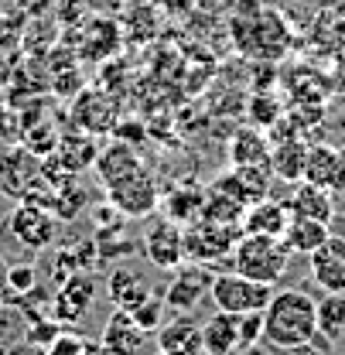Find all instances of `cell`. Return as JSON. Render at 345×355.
<instances>
[{
	"label": "cell",
	"mask_w": 345,
	"mask_h": 355,
	"mask_svg": "<svg viewBox=\"0 0 345 355\" xmlns=\"http://www.w3.org/2000/svg\"><path fill=\"white\" fill-rule=\"evenodd\" d=\"M103 345L110 349V355H137L144 345V331L133 324L130 311H113L106 328H103Z\"/></svg>",
	"instance_id": "18"
},
{
	"label": "cell",
	"mask_w": 345,
	"mask_h": 355,
	"mask_svg": "<svg viewBox=\"0 0 345 355\" xmlns=\"http://www.w3.org/2000/svg\"><path fill=\"white\" fill-rule=\"evenodd\" d=\"M246 205L239 198H233L229 191H222L216 184L205 188V205H202V219L209 222H243Z\"/></svg>",
	"instance_id": "27"
},
{
	"label": "cell",
	"mask_w": 345,
	"mask_h": 355,
	"mask_svg": "<svg viewBox=\"0 0 345 355\" xmlns=\"http://www.w3.org/2000/svg\"><path fill=\"white\" fill-rule=\"evenodd\" d=\"M291 212L304 216V219H318V222H335V202H332V191L321 188V184H311V181H298L291 198H287Z\"/></svg>",
	"instance_id": "14"
},
{
	"label": "cell",
	"mask_w": 345,
	"mask_h": 355,
	"mask_svg": "<svg viewBox=\"0 0 345 355\" xmlns=\"http://www.w3.org/2000/svg\"><path fill=\"white\" fill-rule=\"evenodd\" d=\"M236 17H246V24L243 21L233 24V38L239 44V51L253 58H280L291 48V31L280 21V14L263 10L257 0H239Z\"/></svg>",
	"instance_id": "2"
},
{
	"label": "cell",
	"mask_w": 345,
	"mask_h": 355,
	"mask_svg": "<svg viewBox=\"0 0 345 355\" xmlns=\"http://www.w3.org/2000/svg\"><path fill=\"white\" fill-rule=\"evenodd\" d=\"M158 345H161V355H205L202 324H195L185 311L158 328Z\"/></svg>",
	"instance_id": "13"
},
{
	"label": "cell",
	"mask_w": 345,
	"mask_h": 355,
	"mask_svg": "<svg viewBox=\"0 0 345 355\" xmlns=\"http://www.w3.org/2000/svg\"><path fill=\"white\" fill-rule=\"evenodd\" d=\"M263 338V311L239 314V349H250Z\"/></svg>",
	"instance_id": "34"
},
{
	"label": "cell",
	"mask_w": 345,
	"mask_h": 355,
	"mask_svg": "<svg viewBox=\"0 0 345 355\" xmlns=\"http://www.w3.org/2000/svg\"><path fill=\"white\" fill-rule=\"evenodd\" d=\"M161 205H165L168 219H174L178 225H192V222L202 219L205 188H199V184H181V188H174V191H168V195L161 198Z\"/></svg>",
	"instance_id": "23"
},
{
	"label": "cell",
	"mask_w": 345,
	"mask_h": 355,
	"mask_svg": "<svg viewBox=\"0 0 345 355\" xmlns=\"http://www.w3.org/2000/svg\"><path fill=\"white\" fill-rule=\"evenodd\" d=\"M291 222V205L287 202H274V198H263L253 202L243 216V232H263V236H284Z\"/></svg>",
	"instance_id": "17"
},
{
	"label": "cell",
	"mask_w": 345,
	"mask_h": 355,
	"mask_svg": "<svg viewBox=\"0 0 345 355\" xmlns=\"http://www.w3.org/2000/svg\"><path fill=\"white\" fill-rule=\"evenodd\" d=\"M144 253L161 270H178L185 263V229L174 219L151 222V229L144 232Z\"/></svg>",
	"instance_id": "9"
},
{
	"label": "cell",
	"mask_w": 345,
	"mask_h": 355,
	"mask_svg": "<svg viewBox=\"0 0 345 355\" xmlns=\"http://www.w3.org/2000/svg\"><path fill=\"white\" fill-rule=\"evenodd\" d=\"M318 335V297L301 287L274 291L263 308V342L270 349H298Z\"/></svg>",
	"instance_id": "1"
},
{
	"label": "cell",
	"mask_w": 345,
	"mask_h": 355,
	"mask_svg": "<svg viewBox=\"0 0 345 355\" xmlns=\"http://www.w3.org/2000/svg\"><path fill=\"white\" fill-rule=\"evenodd\" d=\"M277 355H328V352H321V349H314L311 342L308 345H298V349H274Z\"/></svg>",
	"instance_id": "37"
},
{
	"label": "cell",
	"mask_w": 345,
	"mask_h": 355,
	"mask_svg": "<svg viewBox=\"0 0 345 355\" xmlns=\"http://www.w3.org/2000/svg\"><path fill=\"white\" fill-rule=\"evenodd\" d=\"M165 294H151L144 304H137V308L130 311V318H133V324L147 335V331H158L161 324H165Z\"/></svg>",
	"instance_id": "30"
},
{
	"label": "cell",
	"mask_w": 345,
	"mask_h": 355,
	"mask_svg": "<svg viewBox=\"0 0 345 355\" xmlns=\"http://www.w3.org/2000/svg\"><path fill=\"white\" fill-rule=\"evenodd\" d=\"M311 280L325 291V294H345V236L332 232L311 257Z\"/></svg>",
	"instance_id": "10"
},
{
	"label": "cell",
	"mask_w": 345,
	"mask_h": 355,
	"mask_svg": "<svg viewBox=\"0 0 345 355\" xmlns=\"http://www.w3.org/2000/svg\"><path fill=\"white\" fill-rule=\"evenodd\" d=\"M243 239V222H209L199 219L185 229V260L192 263H216L233 257L236 243Z\"/></svg>",
	"instance_id": "4"
},
{
	"label": "cell",
	"mask_w": 345,
	"mask_h": 355,
	"mask_svg": "<svg viewBox=\"0 0 345 355\" xmlns=\"http://www.w3.org/2000/svg\"><path fill=\"white\" fill-rule=\"evenodd\" d=\"M3 284H7V291H10V294L28 297V294L38 287V270H35L31 263H14L7 273H3Z\"/></svg>",
	"instance_id": "32"
},
{
	"label": "cell",
	"mask_w": 345,
	"mask_h": 355,
	"mask_svg": "<svg viewBox=\"0 0 345 355\" xmlns=\"http://www.w3.org/2000/svg\"><path fill=\"white\" fill-rule=\"evenodd\" d=\"M236 184L246 198V205L270 198V181H274V168L270 164H243V168H233Z\"/></svg>",
	"instance_id": "26"
},
{
	"label": "cell",
	"mask_w": 345,
	"mask_h": 355,
	"mask_svg": "<svg viewBox=\"0 0 345 355\" xmlns=\"http://www.w3.org/2000/svg\"><path fill=\"white\" fill-rule=\"evenodd\" d=\"M318 331L332 342L345 335V294H321L318 297Z\"/></svg>",
	"instance_id": "29"
},
{
	"label": "cell",
	"mask_w": 345,
	"mask_h": 355,
	"mask_svg": "<svg viewBox=\"0 0 345 355\" xmlns=\"http://www.w3.org/2000/svg\"><path fill=\"white\" fill-rule=\"evenodd\" d=\"M233 270L260 280V284H277L287 266H291V250L284 246L280 236H263V232H243V239L233 250Z\"/></svg>",
	"instance_id": "3"
},
{
	"label": "cell",
	"mask_w": 345,
	"mask_h": 355,
	"mask_svg": "<svg viewBox=\"0 0 345 355\" xmlns=\"http://www.w3.org/2000/svg\"><path fill=\"white\" fill-rule=\"evenodd\" d=\"M76 120L86 133H106L113 127V106L103 92H83L76 99Z\"/></svg>",
	"instance_id": "25"
},
{
	"label": "cell",
	"mask_w": 345,
	"mask_h": 355,
	"mask_svg": "<svg viewBox=\"0 0 345 355\" xmlns=\"http://www.w3.org/2000/svg\"><path fill=\"white\" fill-rule=\"evenodd\" d=\"M83 355H110V349H106L103 342H86V349H83Z\"/></svg>",
	"instance_id": "38"
},
{
	"label": "cell",
	"mask_w": 345,
	"mask_h": 355,
	"mask_svg": "<svg viewBox=\"0 0 345 355\" xmlns=\"http://www.w3.org/2000/svg\"><path fill=\"white\" fill-rule=\"evenodd\" d=\"M38 181H42V157H35L28 147L0 150V191L7 198H24V191Z\"/></svg>",
	"instance_id": "8"
},
{
	"label": "cell",
	"mask_w": 345,
	"mask_h": 355,
	"mask_svg": "<svg viewBox=\"0 0 345 355\" xmlns=\"http://www.w3.org/2000/svg\"><path fill=\"white\" fill-rule=\"evenodd\" d=\"M280 116H284V110H280V103H277L274 96L257 92V96L250 99V123H253V127H260V130H270Z\"/></svg>",
	"instance_id": "31"
},
{
	"label": "cell",
	"mask_w": 345,
	"mask_h": 355,
	"mask_svg": "<svg viewBox=\"0 0 345 355\" xmlns=\"http://www.w3.org/2000/svg\"><path fill=\"white\" fill-rule=\"evenodd\" d=\"M92 297H96V280H92L89 270H79V273L62 280V287H58V294L51 301V311H55V318L62 324H76L89 311Z\"/></svg>",
	"instance_id": "12"
},
{
	"label": "cell",
	"mask_w": 345,
	"mask_h": 355,
	"mask_svg": "<svg viewBox=\"0 0 345 355\" xmlns=\"http://www.w3.org/2000/svg\"><path fill=\"white\" fill-rule=\"evenodd\" d=\"M106 294H110L113 308L133 311L137 304H144L154 291H151V284H147L144 277H137V273H130V270H113V273L106 277Z\"/></svg>",
	"instance_id": "20"
},
{
	"label": "cell",
	"mask_w": 345,
	"mask_h": 355,
	"mask_svg": "<svg viewBox=\"0 0 345 355\" xmlns=\"http://www.w3.org/2000/svg\"><path fill=\"white\" fill-rule=\"evenodd\" d=\"M7 236L31 250V253H44L48 246H55L58 239V219L42 209V205H31V202H21L10 216H7Z\"/></svg>",
	"instance_id": "7"
},
{
	"label": "cell",
	"mask_w": 345,
	"mask_h": 355,
	"mask_svg": "<svg viewBox=\"0 0 345 355\" xmlns=\"http://www.w3.org/2000/svg\"><path fill=\"white\" fill-rule=\"evenodd\" d=\"M229 161H233V168H243V164H270V140H267V130L246 127V130L233 133V137H229Z\"/></svg>",
	"instance_id": "19"
},
{
	"label": "cell",
	"mask_w": 345,
	"mask_h": 355,
	"mask_svg": "<svg viewBox=\"0 0 345 355\" xmlns=\"http://www.w3.org/2000/svg\"><path fill=\"white\" fill-rule=\"evenodd\" d=\"M274 297V284H260L250 280L236 270L229 273H216L212 287H209V301L216 304V311L226 314H250V311H263Z\"/></svg>",
	"instance_id": "6"
},
{
	"label": "cell",
	"mask_w": 345,
	"mask_h": 355,
	"mask_svg": "<svg viewBox=\"0 0 345 355\" xmlns=\"http://www.w3.org/2000/svg\"><path fill=\"white\" fill-rule=\"evenodd\" d=\"M202 342H205V355H236L239 352V314L216 311L202 324Z\"/></svg>",
	"instance_id": "16"
},
{
	"label": "cell",
	"mask_w": 345,
	"mask_h": 355,
	"mask_svg": "<svg viewBox=\"0 0 345 355\" xmlns=\"http://www.w3.org/2000/svg\"><path fill=\"white\" fill-rule=\"evenodd\" d=\"M28 324L31 318L21 304H0V355H7L17 342L28 338Z\"/></svg>",
	"instance_id": "28"
},
{
	"label": "cell",
	"mask_w": 345,
	"mask_h": 355,
	"mask_svg": "<svg viewBox=\"0 0 345 355\" xmlns=\"http://www.w3.org/2000/svg\"><path fill=\"white\" fill-rule=\"evenodd\" d=\"M24 147H28L35 157H48V154H55V147H58V133L51 130L48 123L28 127V133H24Z\"/></svg>",
	"instance_id": "33"
},
{
	"label": "cell",
	"mask_w": 345,
	"mask_h": 355,
	"mask_svg": "<svg viewBox=\"0 0 345 355\" xmlns=\"http://www.w3.org/2000/svg\"><path fill=\"white\" fill-rule=\"evenodd\" d=\"M342 171V154L328 144H314L308 147V161H304V178L301 181H311V184H321V188H332L335 178Z\"/></svg>",
	"instance_id": "24"
},
{
	"label": "cell",
	"mask_w": 345,
	"mask_h": 355,
	"mask_svg": "<svg viewBox=\"0 0 345 355\" xmlns=\"http://www.w3.org/2000/svg\"><path fill=\"white\" fill-rule=\"evenodd\" d=\"M106 188V198L117 212H124L130 219H140V216H151L158 205H161V191H158V181L151 175L147 164H137L133 171L113 178Z\"/></svg>",
	"instance_id": "5"
},
{
	"label": "cell",
	"mask_w": 345,
	"mask_h": 355,
	"mask_svg": "<svg viewBox=\"0 0 345 355\" xmlns=\"http://www.w3.org/2000/svg\"><path fill=\"white\" fill-rule=\"evenodd\" d=\"M212 277L216 273H209V266L205 263H188V266H178L171 277V284L165 287V304L174 311H192L205 294H209V287H212Z\"/></svg>",
	"instance_id": "11"
},
{
	"label": "cell",
	"mask_w": 345,
	"mask_h": 355,
	"mask_svg": "<svg viewBox=\"0 0 345 355\" xmlns=\"http://www.w3.org/2000/svg\"><path fill=\"white\" fill-rule=\"evenodd\" d=\"M304 161H308V144L301 137H291V140H280L270 147V168L287 184H298L304 178Z\"/></svg>",
	"instance_id": "21"
},
{
	"label": "cell",
	"mask_w": 345,
	"mask_h": 355,
	"mask_svg": "<svg viewBox=\"0 0 345 355\" xmlns=\"http://www.w3.org/2000/svg\"><path fill=\"white\" fill-rule=\"evenodd\" d=\"M86 349V338L83 335H72V331H58L55 342L48 345V355H83Z\"/></svg>",
	"instance_id": "35"
},
{
	"label": "cell",
	"mask_w": 345,
	"mask_h": 355,
	"mask_svg": "<svg viewBox=\"0 0 345 355\" xmlns=\"http://www.w3.org/2000/svg\"><path fill=\"white\" fill-rule=\"evenodd\" d=\"M332 236V225L328 222H318V219H304V216H294L291 212V222L284 229V246L291 250V257H311L325 239Z\"/></svg>",
	"instance_id": "15"
},
{
	"label": "cell",
	"mask_w": 345,
	"mask_h": 355,
	"mask_svg": "<svg viewBox=\"0 0 345 355\" xmlns=\"http://www.w3.org/2000/svg\"><path fill=\"white\" fill-rule=\"evenodd\" d=\"M137 164H144V161L137 157L133 144H127V140H110V144L96 154V161H92V168H96V175H99L103 184H110L113 178L133 171Z\"/></svg>",
	"instance_id": "22"
},
{
	"label": "cell",
	"mask_w": 345,
	"mask_h": 355,
	"mask_svg": "<svg viewBox=\"0 0 345 355\" xmlns=\"http://www.w3.org/2000/svg\"><path fill=\"white\" fill-rule=\"evenodd\" d=\"M7 355H48V349H44V345H38V342H31V338H24V342H17V345H14Z\"/></svg>",
	"instance_id": "36"
}]
</instances>
